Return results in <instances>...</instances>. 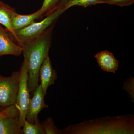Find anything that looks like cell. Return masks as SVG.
I'll return each mask as SVG.
<instances>
[{
  "label": "cell",
  "instance_id": "6da1fadb",
  "mask_svg": "<svg viewBox=\"0 0 134 134\" xmlns=\"http://www.w3.org/2000/svg\"><path fill=\"white\" fill-rule=\"evenodd\" d=\"M134 115L131 114L84 120L60 129V134H133Z\"/></svg>",
  "mask_w": 134,
  "mask_h": 134
},
{
  "label": "cell",
  "instance_id": "7a4b0ae2",
  "mask_svg": "<svg viewBox=\"0 0 134 134\" xmlns=\"http://www.w3.org/2000/svg\"><path fill=\"white\" fill-rule=\"evenodd\" d=\"M54 26V24L41 36L24 43L21 46L24 61L28 68V86L30 92H33L38 86L40 69L44 61L49 55Z\"/></svg>",
  "mask_w": 134,
  "mask_h": 134
},
{
  "label": "cell",
  "instance_id": "3957f363",
  "mask_svg": "<svg viewBox=\"0 0 134 134\" xmlns=\"http://www.w3.org/2000/svg\"><path fill=\"white\" fill-rule=\"evenodd\" d=\"M65 11L58 8L41 21L34 22L29 26L15 31L17 44L21 46L24 43L31 41L43 34Z\"/></svg>",
  "mask_w": 134,
  "mask_h": 134
},
{
  "label": "cell",
  "instance_id": "277c9868",
  "mask_svg": "<svg viewBox=\"0 0 134 134\" xmlns=\"http://www.w3.org/2000/svg\"><path fill=\"white\" fill-rule=\"evenodd\" d=\"M20 72L19 88L15 104L19 111V124L22 127L26 120V114L31 100L28 86V68L24 61L22 63Z\"/></svg>",
  "mask_w": 134,
  "mask_h": 134
},
{
  "label": "cell",
  "instance_id": "5b68a950",
  "mask_svg": "<svg viewBox=\"0 0 134 134\" xmlns=\"http://www.w3.org/2000/svg\"><path fill=\"white\" fill-rule=\"evenodd\" d=\"M20 74L19 70L8 77L0 75V107L5 108L15 104Z\"/></svg>",
  "mask_w": 134,
  "mask_h": 134
},
{
  "label": "cell",
  "instance_id": "8992f818",
  "mask_svg": "<svg viewBox=\"0 0 134 134\" xmlns=\"http://www.w3.org/2000/svg\"><path fill=\"white\" fill-rule=\"evenodd\" d=\"M33 93L26 114V120L30 123L34 124L39 119V113L44 108L48 107V105L45 102V96L43 94L40 84L39 85Z\"/></svg>",
  "mask_w": 134,
  "mask_h": 134
},
{
  "label": "cell",
  "instance_id": "52a82bcc",
  "mask_svg": "<svg viewBox=\"0 0 134 134\" xmlns=\"http://www.w3.org/2000/svg\"><path fill=\"white\" fill-rule=\"evenodd\" d=\"M58 75L52 66L49 55L47 56L41 65L39 73V79L41 82V88L43 94L47 95V89L49 86L55 84Z\"/></svg>",
  "mask_w": 134,
  "mask_h": 134
},
{
  "label": "cell",
  "instance_id": "ba28073f",
  "mask_svg": "<svg viewBox=\"0 0 134 134\" xmlns=\"http://www.w3.org/2000/svg\"><path fill=\"white\" fill-rule=\"evenodd\" d=\"M22 53V47L13 41L7 29L0 24V57L7 55L18 56Z\"/></svg>",
  "mask_w": 134,
  "mask_h": 134
},
{
  "label": "cell",
  "instance_id": "9c48e42d",
  "mask_svg": "<svg viewBox=\"0 0 134 134\" xmlns=\"http://www.w3.org/2000/svg\"><path fill=\"white\" fill-rule=\"evenodd\" d=\"M99 66L103 71L115 74L119 69V62L108 50L99 52L95 55Z\"/></svg>",
  "mask_w": 134,
  "mask_h": 134
},
{
  "label": "cell",
  "instance_id": "30bf717a",
  "mask_svg": "<svg viewBox=\"0 0 134 134\" xmlns=\"http://www.w3.org/2000/svg\"><path fill=\"white\" fill-rule=\"evenodd\" d=\"M41 15L40 9L33 14L27 15H20L14 11L10 17L13 30L15 31L29 26L35 22L36 19L40 18Z\"/></svg>",
  "mask_w": 134,
  "mask_h": 134
},
{
  "label": "cell",
  "instance_id": "8fae6325",
  "mask_svg": "<svg viewBox=\"0 0 134 134\" xmlns=\"http://www.w3.org/2000/svg\"><path fill=\"white\" fill-rule=\"evenodd\" d=\"M19 117H7L0 119V134H23Z\"/></svg>",
  "mask_w": 134,
  "mask_h": 134
},
{
  "label": "cell",
  "instance_id": "7c38bea8",
  "mask_svg": "<svg viewBox=\"0 0 134 134\" xmlns=\"http://www.w3.org/2000/svg\"><path fill=\"white\" fill-rule=\"evenodd\" d=\"M15 11L13 8L4 3L0 5V24L5 26V29L18 42L15 32L12 28L10 17L13 12Z\"/></svg>",
  "mask_w": 134,
  "mask_h": 134
},
{
  "label": "cell",
  "instance_id": "4fadbf2b",
  "mask_svg": "<svg viewBox=\"0 0 134 134\" xmlns=\"http://www.w3.org/2000/svg\"><path fill=\"white\" fill-rule=\"evenodd\" d=\"M105 0H63L58 8L66 11L74 6L86 8L98 4H104Z\"/></svg>",
  "mask_w": 134,
  "mask_h": 134
},
{
  "label": "cell",
  "instance_id": "5bb4252c",
  "mask_svg": "<svg viewBox=\"0 0 134 134\" xmlns=\"http://www.w3.org/2000/svg\"><path fill=\"white\" fill-rule=\"evenodd\" d=\"M63 0H44L40 9L41 15L40 18L47 16L58 9Z\"/></svg>",
  "mask_w": 134,
  "mask_h": 134
},
{
  "label": "cell",
  "instance_id": "9a60e30c",
  "mask_svg": "<svg viewBox=\"0 0 134 134\" xmlns=\"http://www.w3.org/2000/svg\"><path fill=\"white\" fill-rule=\"evenodd\" d=\"M39 119L34 124L30 123L26 120L25 121L22 127L23 134H46L40 122Z\"/></svg>",
  "mask_w": 134,
  "mask_h": 134
},
{
  "label": "cell",
  "instance_id": "2e32d148",
  "mask_svg": "<svg viewBox=\"0 0 134 134\" xmlns=\"http://www.w3.org/2000/svg\"><path fill=\"white\" fill-rule=\"evenodd\" d=\"M46 134H60V129L51 117H48L41 122Z\"/></svg>",
  "mask_w": 134,
  "mask_h": 134
},
{
  "label": "cell",
  "instance_id": "e0dca14e",
  "mask_svg": "<svg viewBox=\"0 0 134 134\" xmlns=\"http://www.w3.org/2000/svg\"><path fill=\"white\" fill-rule=\"evenodd\" d=\"M122 89L127 92L130 100L134 103V79L133 77L130 75L123 82Z\"/></svg>",
  "mask_w": 134,
  "mask_h": 134
},
{
  "label": "cell",
  "instance_id": "ac0fdd59",
  "mask_svg": "<svg viewBox=\"0 0 134 134\" xmlns=\"http://www.w3.org/2000/svg\"><path fill=\"white\" fill-rule=\"evenodd\" d=\"M134 3V0H105L104 4L123 7L130 6Z\"/></svg>",
  "mask_w": 134,
  "mask_h": 134
},
{
  "label": "cell",
  "instance_id": "d6986e66",
  "mask_svg": "<svg viewBox=\"0 0 134 134\" xmlns=\"http://www.w3.org/2000/svg\"><path fill=\"white\" fill-rule=\"evenodd\" d=\"M3 3V2H2L0 1V5H1V4H2Z\"/></svg>",
  "mask_w": 134,
  "mask_h": 134
},
{
  "label": "cell",
  "instance_id": "ffe728a7",
  "mask_svg": "<svg viewBox=\"0 0 134 134\" xmlns=\"http://www.w3.org/2000/svg\"><path fill=\"white\" fill-rule=\"evenodd\" d=\"M1 119V118H0V119Z\"/></svg>",
  "mask_w": 134,
  "mask_h": 134
}]
</instances>
